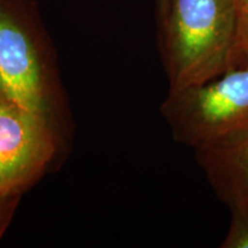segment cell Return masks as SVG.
Listing matches in <instances>:
<instances>
[{
  "mask_svg": "<svg viewBox=\"0 0 248 248\" xmlns=\"http://www.w3.org/2000/svg\"><path fill=\"white\" fill-rule=\"evenodd\" d=\"M238 15H239L240 37L245 44L248 45V0H235Z\"/></svg>",
  "mask_w": 248,
  "mask_h": 248,
  "instance_id": "ba28073f",
  "label": "cell"
},
{
  "mask_svg": "<svg viewBox=\"0 0 248 248\" xmlns=\"http://www.w3.org/2000/svg\"><path fill=\"white\" fill-rule=\"evenodd\" d=\"M197 160L218 198L248 206V136L228 146L197 151Z\"/></svg>",
  "mask_w": 248,
  "mask_h": 248,
  "instance_id": "5b68a950",
  "label": "cell"
},
{
  "mask_svg": "<svg viewBox=\"0 0 248 248\" xmlns=\"http://www.w3.org/2000/svg\"><path fill=\"white\" fill-rule=\"evenodd\" d=\"M0 100H8L7 97H6V93L4 91V88H2V85H1V82H0Z\"/></svg>",
  "mask_w": 248,
  "mask_h": 248,
  "instance_id": "30bf717a",
  "label": "cell"
},
{
  "mask_svg": "<svg viewBox=\"0 0 248 248\" xmlns=\"http://www.w3.org/2000/svg\"><path fill=\"white\" fill-rule=\"evenodd\" d=\"M55 150L51 121L0 100V193L22 194L42 177Z\"/></svg>",
  "mask_w": 248,
  "mask_h": 248,
  "instance_id": "277c9868",
  "label": "cell"
},
{
  "mask_svg": "<svg viewBox=\"0 0 248 248\" xmlns=\"http://www.w3.org/2000/svg\"><path fill=\"white\" fill-rule=\"evenodd\" d=\"M21 194L0 193V239L13 218Z\"/></svg>",
  "mask_w": 248,
  "mask_h": 248,
  "instance_id": "52a82bcc",
  "label": "cell"
},
{
  "mask_svg": "<svg viewBox=\"0 0 248 248\" xmlns=\"http://www.w3.org/2000/svg\"><path fill=\"white\" fill-rule=\"evenodd\" d=\"M231 224L222 248H248V206L230 204Z\"/></svg>",
  "mask_w": 248,
  "mask_h": 248,
  "instance_id": "8992f818",
  "label": "cell"
},
{
  "mask_svg": "<svg viewBox=\"0 0 248 248\" xmlns=\"http://www.w3.org/2000/svg\"><path fill=\"white\" fill-rule=\"evenodd\" d=\"M161 113L179 144L202 151L248 136V45L241 40L231 63L202 84L169 93Z\"/></svg>",
  "mask_w": 248,
  "mask_h": 248,
  "instance_id": "7a4b0ae2",
  "label": "cell"
},
{
  "mask_svg": "<svg viewBox=\"0 0 248 248\" xmlns=\"http://www.w3.org/2000/svg\"><path fill=\"white\" fill-rule=\"evenodd\" d=\"M156 6H157V14H159L160 22L163 20L166 16L167 11H168L169 6V0H156Z\"/></svg>",
  "mask_w": 248,
  "mask_h": 248,
  "instance_id": "9c48e42d",
  "label": "cell"
},
{
  "mask_svg": "<svg viewBox=\"0 0 248 248\" xmlns=\"http://www.w3.org/2000/svg\"><path fill=\"white\" fill-rule=\"evenodd\" d=\"M160 23L169 93L222 74L240 42L235 0H169Z\"/></svg>",
  "mask_w": 248,
  "mask_h": 248,
  "instance_id": "6da1fadb",
  "label": "cell"
},
{
  "mask_svg": "<svg viewBox=\"0 0 248 248\" xmlns=\"http://www.w3.org/2000/svg\"><path fill=\"white\" fill-rule=\"evenodd\" d=\"M44 31L29 0H0V82L11 102L52 122Z\"/></svg>",
  "mask_w": 248,
  "mask_h": 248,
  "instance_id": "3957f363",
  "label": "cell"
}]
</instances>
